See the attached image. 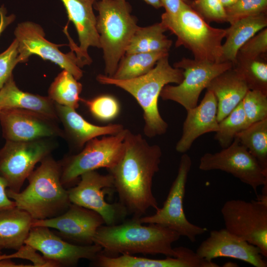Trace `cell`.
I'll list each match as a JSON object with an SVG mask.
<instances>
[{"label": "cell", "instance_id": "43", "mask_svg": "<svg viewBox=\"0 0 267 267\" xmlns=\"http://www.w3.org/2000/svg\"><path fill=\"white\" fill-rule=\"evenodd\" d=\"M145 2H146L148 4H150V5L152 6L155 8H159L161 7L162 4L161 3V1L160 0H143Z\"/></svg>", "mask_w": 267, "mask_h": 267}, {"label": "cell", "instance_id": "35", "mask_svg": "<svg viewBox=\"0 0 267 267\" xmlns=\"http://www.w3.org/2000/svg\"><path fill=\"white\" fill-rule=\"evenodd\" d=\"M225 10L227 22L231 24L243 18L267 13V0H237Z\"/></svg>", "mask_w": 267, "mask_h": 267}, {"label": "cell", "instance_id": "38", "mask_svg": "<svg viewBox=\"0 0 267 267\" xmlns=\"http://www.w3.org/2000/svg\"><path fill=\"white\" fill-rule=\"evenodd\" d=\"M18 47L15 39L8 47L0 53V89L12 75L13 69L19 63Z\"/></svg>", "mask_w": 267, "mask_h": 267}, {"label": "cell", "instance_id": "8", "mask_svg": "<svg viewBox=\"0 0 267 267\" xmlns=\"http://www.w3.org/2000/svg\"><path fill=\"white\" fill-rule=\"evenodd\" d=\"M127 129L89 141L78 153L65 158L61 165V180L65 187L77 183L85 173L113 168L122 158Z\"/></svg>", "mask_w": 267, "mask_h": 267}, {"label": "cell", "instance_id": "42", "mask_svg": "<svg viewBox=\"0 0 267 267\" xmlns=\"http://www.w3.org/2000/svg\"><path fill=\"white\" fill-rule=\"evenodd\" d=\"M23 265L16 264L11 261V259H3L0 260V267H24Z\"/></svg>", "mask_w": 267, "mask_h": 267}, {"label": "cell", "instance_id": "15", "mask_svg": "<svg viewBox=\"0 0 267 267\" xmlns=\"http://www.w3.org/2000/svg\"><path fill=\"white\" fill-rule=\"evenodd\" d=\"M25 244L39 251L55 267H74L81 259L92 261L102 251L98 245L66 242L45 226L32 227Z\"/></svg>", "mask_w": 267, "mask_h": 267}, {"label": "cell", "instance_id": "23", "mask_svg": "<svg viewBox=\"0 0 267 267\" xmlns=\"http://www.w3.org/2000/svg\"><path fill=\"white\" fill-rule=\"evenodd\" d=\"M206 89L217 99L218 122L238 105L249 90L242 76L232 66L215 77Z\"/></svg>", "mask_w": 267, "mask_h": 267}, {"label": "cell", "instance_id": "16", "mask_svg": "<svg viewBox=\"0 0 267 267\" xmlns=\"http://www.w3.org/2000/svg\"><path fill=\"white\" fill-rule=\"evenodd\" d=\"M57 121L33 111L10 108L0 110V124L6 140L30 141L64 137Z\"/></svg>", "mask_w": 267, "mask_h": 267}, {"label": "cell", "instance_id": "6", "mask_svg": "<svg viewBox=\"0 0 267 267\" xmlns=\"http://www.w3.org/2000/svg\"><path fill=\"white\" fill-rule=\"evenodd\" d=\"M160 22L177 37L176 46L188 49L195 60L221 63L222 43L226 29L211 26L190 3H186L175 18L162 14Z\"/></svg>", "mask_w": 267, "mask_h": 267}, {"label": "cell", "instance_id": "41", "mask_svg": "<svg viewBox=\"0 0 267 267\" xmlns=\"http://www.w3.org/2000/svg\"><path fill=\"white\" fill-rule=\"evenodd\" d=\"M6 9L2 5L0 7V36L6 28L11 24L15 19V16L13 14L6 16Z\"/></svg>", "mask_w": 267, "mask_h": 267}, {"label": "cell", "instance_id": "5", "mask_svg": "<svg viewBox=\"0 0 267 267\" xmlns=\"http://www.w3.org/2000/svg\"><path fill=\"white\" fill-rule=\"evenodd\" d=\"M96 29L103 53L105 75L112 77L136 30L139 26L126 0H97Z\"/></svg>", "mask_w": 267, "mask_h": 267}, {"label": "cell", "instance_id": "44", "mask_svg": "<svg viewBox=\"0 0 267 267\" xmlns=\"http://www.w3.org/2000/svg\"><path fill=\"white\" fill-rule=\"evenodd\" d=\"M237 0H221V1L224 7H228L234 3Z\"/></svg>", "mask_w": 267, "mask_h": 267}, {"label": "cell", "instance_id": "14", "mask_svg": "<svg viewBox=\"0 0 267 267\" xmlns=\"http://www.w3.org/2000/svg\"><path fill=\"white\" fill-rule=\"evenodd\" d=\"M18 42L19 63L26 62L30 56L36 54L48 60L70 73L77 80L83 76L81 63L75 51L64 53L58 47L60 46L47 41L42 27L32 22L26 21L18 24L14 31Z\"/></svg>", "mask_w": 267, "mask_h": 267}, {"label": "cell", "instance_id": "11", "mask_svg": "<svg viewBox=\"0 0 267 267\" xmlns=\"http://www.w3.org/2000/svg\"><path fill=\"white\" fill-rule=\"evenodd\" d=\"M232 66L231 62L211 63L183 58L174 64L183 70V80L177 86H164L160 97L176 102L188 110L197 105L201 92L210 82Z\"/></svg>", "mask_w": 267, "mask_h": 267}, {"label": "cell", "instance_id": "40", "mask_svg": "<svg viewBox=\"0 0 267 267\" xmlns=\"http://www.w3.org/2000/svg\"><path fill=\"white\" fill-rule=\"evenodd\" d=\"M7 184L0 175V211L16 206L14 202L7 195Z\"/></svg>", "mask_w": 267, "mask_h": 267}, {"label": "cell", "instance_id": "7", "mask_svg": "<svg viewBox=\"0 0 267 267\" xmlns=\"http://www.w3.org/2000/svg\"><path fill=\"white\" fill-rule=\"evenodd\" d=\"M256 200L232 199L221 209L225 228L256 246L267 257V186Z\"/></svg>", "mask_w": 267, "mask_h": 267}, {"label": "cell", "instance_id": "34", "mask_svg": "<svg viewBox=\"0 0 267 267\" xmlns=\"http://www.w3.org/2000/svg\"><path fill=\"white\" fill-rule=\"evenodd\" d=\"M248 126L267 119V94L249 90L241 101Z\"/></svg>", "mask_w": 267, "mask_h": 267}, {"label": "cell", "instance_id": "12", "mask_svg": "<svg viewBox=\"0 0 267 267\" xmlns=\"http://www.w3.org/2000/svg\"><path fill=\"white\" fill-rule=\"evenodd\" d=\"M112 188L113 179L109 173L102 175L91 171L82 174L76 185L67 190L71 203L94 211L106 225H111L124 221L128 214L120 202L109 203L106 201L105 194Z\"/></svg>", "mask_w": 267, "mask_h": 267}, {"label": "cell", "instance_id": "10", "mask_svg": "<svg viewBox=\"0 0 267 267\" xmlns=\"http://www.w3.org/2000/svg\"><path fill=\"white\" fill-rule=\"evenodd\" d=\"M192 161L186 153L182 155L177 175L170 189L162 208L151 216L138 218L142 223H155L166 226L177 232L180 236L187 238L191 242L196 237L207 231L205 227L190 222L186 218L183 209V199L188 173Z\"/></svg>", "mask_w": 267, "mask_h": 267}, {"label": "cell", "instance_id": "1", "mask_svg": "<svg viewBox=\"0 0 267 267\" xmlns=\"http://www.w3.org/2000/svg\"><path fill=\"white\" fill-rule=\"evenodd\" d=\"M124 145L120 160L108 171L119 202L128 214L139 218L150 208H159L152 187L153 177L159 170L162 151L158 145L149 144L140 134L128 129Z\"/></svg>", "mask_w": 267, "mask_h": 267}, {"label": "cell", "instance_id": "25", "mask_svg": "<svg viewBox=\"0 0 267 267\" xmlns=\"http://www.w3.org/2000/svg\"><path fill=\"white\" fill-rule=\"evenodd\" d=\"M222 44L221 62H235L240 48L257 33L267 27V13L248 16L230 24Z\"/></svg>", "mask_w": 267, "mask_h": 267}, {"label": "cell", "instance_id": "45", "mask_svg": "<svg viewBox=\"0 0 267 267\" xmlns=\"http://www.w3.org/2000/svg\"><path fill=\"white\" fill-rule=\"evenodd\" d=\"M3 259H11L10 255H0V260Z\"/></svg>", "mask_w": 267, "mask_h": 267}, {"label": "cell", "instance_id": "32", "mask_svg": "<svg viewBox=\"0 0 267 267\" xmlns=\"http://www.w3.org/2000/svg\"><path fill=\"white\" fill-rule=\"evenodd\" d=\"M248 127L241 101L224 118L219 122L215 139L222 148L230 145L236 135Z\"/></svg>", "mask_w": 267, "mask_h": 267}, {"label": "cell", "instance_id": "9", "mask_svg": "<svg viewBox=\"0 0 267 267\" xmlns=\"http://www.w3.org/2000/svg\"><path fill=\"white\" fill-rule=\"evenodd\" d=\"M53 139L6 140L0 149V175L6 181L7 188L20 191L35 165L49 155L55 147Z\"/></svg>", "mask_w": 267, "mask_h": 267}, {"label": "cell", "instance_id": "30", "mask_svg": "<svg viewBox=\"0 0 267 267\" xmlns=\"http://www.w3.org/2000/svg\"><path fill=\"white\" fill-rule=\"evenodd\" d=\"M82 84L68 71L63 70L55 78L48 90V97L55 103L76 109L81 100Z\"/></svg>", "mask_w": 267, "mask_h": 267}, {"label": "cell", "instance_id": "39", "mask_svg": "<svg viewBox=\"0 0 267 267\" xmlns=\"http://www.w3.org/2000/svg\"><path fill=\"white\" fill-rule=\"evenodd\" d=\"M162 7L165 9L163 14L169 18L176 17L183 6L187 3H190V0H160Z\"/></svg>", "mask_w": 267, "mask_h": 267}, {"label": "cell", "instance_id": "31", "mask_svg": "<svg viewBox=\"0 0 267 267\" xmlns=\"http://www.w3.org/2000/svg\"><path fill=\"white\" fill-rule=\"evenodd\" d=\"M232 67L242 76L249 90L267 94V55L254 59L237 57Z\"/></svg>", "mask_w": 267, "mask_h": 267}, {"label": "cell", "instance_id": "17", "mask_svg": "<svg viewBox=\"0 0 267 267\" xmlns=\"http://www.w3.org/2000/svg\"><path fill=\"white\" fill-rule=\"evenodd\" d=\"M105 224L93 211L71 203L63 214L44 220H34L32 227L45 226L59 231L60 235L79 245L93 244L98 228Z\"/></svg>", "mask_w": 267, "mask_h": 267}, {"label": "cell", "instance_id": "26", "mask_svg": "<svg viewBox=\"0 0 267 267\" xmlns=\"http://www.w3.org/2000/svg\"><path fill=\"white\" fill-rule=\"evenodd\" d=\"M34 219L25 211L14 207L0 211V247L18 251L25 245Z\"/></svg>", "mask_w": 267, "mask_h": 267}, {"label": "cell", "instance_id": "24", "mask_svg": "<svg viewBox=\"0 0 267 267\" xmlns=\"http://www.w3.org/2000/svg\"><path fill=\"white\" fill-rule=\"evenodd\" d=\"M10 108L33 111L59 121L55 103L48 96L23 91L17 87L12 75L0 89V110Z\"/></svg>", "mask_w": 267, "mask_h": 267}, {"label": "cell", "instance_id": "28", "mask_svg": "<svg viewBox=\"0 0 267 267\" xmlns=\"http://www.w3.org/2000/svg\"><path fill=\"white\" fill-rule=\"evenodd\" d=\"M169 52H152L125 54L120 59L112 77L128 80L143 75L152 70L159 60Z\"/></svg>", "mask_w": 267, "mask_h": 267}, {"label": "cell", "instance_id": "18", "mask_svg": "<svg viewBox=\"0 0 267 267\" xmlns=\"http://www.w3.org/2000/svg\"><path fill=\"white\" fill-rule=\"evenodd\" d=\"M201 258L208 261L227 257L246 262L255 267H267L259 248L229 232L226 228L213 230L196 251Z\"/></svg>", "mask_w": 267, "mask_h": 267}, {"label": "cell", "instance_id": "37", "mask_svg": "<svg viewBox=\"0 0 267 267\" xmlns=\"http://www.w3.org/2000/svg\"><path fill=\"white\" fill-rule=\"evenodd\" d=\"M267 28L262 30L246 42L239 49L237 57L254 59L267 55Z\"/></svg>", "mask_w": 267, "mask_h": 267}, {"label": "cell", "instance_id": "36", "mask_svg": "<svg viewBox=\"0 0 267 267\" xmlns=\"http://www.w3.org/2000/svg\"><path fill=\"white\" fill-rule=\"evenodd\" d=\"M190 4L208 23L227 22L225 7L221 0H193Z\"/></svg>", "mask_w": 267, "mask_h": 267}, {"label": "cell", "instance_id": "22", "mask_svg": "<svg viewBox=\"0 0 267 267\" xmlns=\"http://www.w3.org/2000/svg\"><path fill=\"white\" fill-rule=\"evenodd\" d=\"M58 120L64 129L65 137L76 147L83 148L89 141L101 136L116 134L124 129L120 124L98 126L90 123L78 113L76 109L55 103Z\"/></svg>", "mask_w": 267, "mask_h": 267}, {"label": "cell", "instance_id": "20", "mask_svg": "<svg viewBox=\"0 0 267 267\" xmlns=\"http://www.w3.org/2000/svg\"><path fill=\"white\" fill-rule=\"evenodd\" d=\"M186 111L181 136L176 145V151L182 154L189 150L199 136L216 133L219 128L217 101L211 91L207 90L199 104Z\"/></svg>", "mask_w": 267, "mask_h": 267}, {"label": "cell", "instance_id": "21", "mask_svg": "<svg viewBox=\"0 0 267 267\" xmlns=\"http://www.w3.org/2000/svg\"><path fill=\"white\" fill-rule=\"evenodd\" d=\"M98 267H212V262L201 258L191 249L179 246L177 257H167L163 259H153L122 254L109 257L99 253L91 261Z\"/></svg>", "mask_w": 267, "mask_h": 267}, {"label": "cell", "instance_id": "46", "mask_svg": "<svg viewBox=\"0 0 267 267\" xmlns=\"http://www.w3.org/2000/svg\"><path fill=\"white\" fill-rule=\"evenodd\" d=\"M1 250H2V249L0 247V255H1V254H2Z\"/></svg>", "mask_w": 267, "mask_h": 267}, {"label": "cell", "instance_id": "33", "mask_svg": "<svg viewBox=\"0 0 267 267\" xmlns=\"http://www.w3.org/2000/svg\"><path fill=\"white\" fill-rule=\"evenodd\" d=\"M91 114L102 121H110L116 118L120 111L118 100L113 96L103 94L89 100L81 99Z\"/></svg>", "mask_w": 267, "mask_h": 267}, {"label": "cell", "instance_id": "29", "mask_svg": "<svg viewBox=\"0 0 267 267\" xmlns=\"http://www.w3.org/2000/svg\"><path fill=\"white\" fill-rule=\"evenodd\" d=\"M235 138L267 171V119L252 124L238 133Z\"/></svg>", "mask_w": 267, "mask_h": 267}, {"label": "cell", "instance_id": "13", "mask_svg": "<svg viewBox=\"0 0 267 267\" xmlns=\"http://www.w3.org/2000/svg\"><path fill=\"white\" fill-rule=\"evenodd\" d=\"M199 168L204 171L220 170L230 174L250 186L256 193L260 186L267 185V171L236 138L219 152L204 154L200 159Z\"/></svg>", "mask_w": 267, "mask_h": 267}, {"label": "cell", "instance_id": "2", "mask_svg": "<svg viewBox=\"0 0 267 267\" xmlns=\"http://www.w3.org/2000/svg\"><path fill=\"white\" fill-rule=\"evenodd\" d=\"M181 236L175 230L155 223H141L138 218L114 225H102L97 229L93 243L102 248L101 253L109 257L119 254L164 255L177 257L179 247L172 244Z\"/></svg>", "mask_w": 267, "mask_h": 267}, {"label": "cell", "instance_id": "19", "mask_svg": "<svg viewBox=\"0 0 267 267\" xmlns=\"http://www.w3.org/2000/svg\"><path fill=\"white\" fill-rule=\"evenodd\" d=\"M63 3L68 18L77 30L80 45L73 43L72 47L81 67L89 65L91 59L88 53L90 46L100 48L99 36L96 29V17L93 7L97 0H60Z\"/></svg>", "mask_w": 267, "mask_h": 267}, {"label": "cell", "instance_id": "3", "mask_svg": "<svg viewBox=\"0 0 267 267\" xmlns=\"http://www.w3.org/2000/svg\"><path fill=\"white\" fill-rule=\"evenodd\" d=\"M183 78V70L170 65L169 55L159 60L149 72L135 78L118 80L102 74L96 77L100 84L119 87L136 99L143 112L144 134L149 138L164 134L168 129L158 108L162 89L171 83L178 84Z\"/></svg>", "mask_w": 267, "mask_h": 267}, {"label": "cell", "instance_id": "4", "mask_svg": "<svg viewBox=\"0 0 267 267\" xmlns=\"http://www.w3.org/2000/svg\"><path fill=\"white\" fill-rule=\"evenodd\" d=\"M27 178L28 185L22 191L8 188L6 193L16 207L27 212L34 220H44L65 212L71 204L68 190L61 180L60 163L50 155Z\"/></svg>", "mask_w": 267, "mask_h": 267}, {"label": "cell", "instance_id": "27", "mask_svg": "<svg viewBox=\"0 0 267 267\" xmlns=\"http://www.w3.org/2000/svg\"><path fill=\"white\" fill-rule=\"evenodd\" d=\"M167 31L161 22L139 27L134 34L125 54L138 52H169L172 41L164 34Z\"/></svg>", "mask_w": 267, "mask_h": 267}]
</instances>
